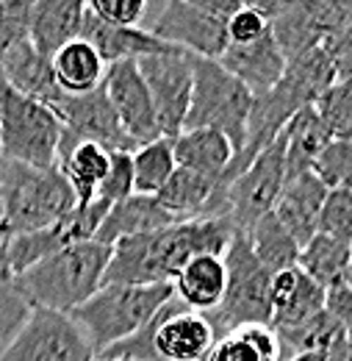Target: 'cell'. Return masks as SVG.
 I'll use <instances>...</instances> for the list:
<instances>
[{
    "label": "cell",
    "instance_id": "obj_1",
    "mask_svg": "<svg viewBox=\"0 0 352 361\" xmlns=\"http://www.w3.org/2000/svg\"><path fill=\"white\" fill-rule=\"evenodd\" d=\"M75 209V195L64 176L50 167L37 170L17 161H0V233L11 236L44 231Z\"/></svg>",
    "mask_w": 352,
    "mask_h": 361
},
{
    "label": "cell",
    "instance_id": "obj_2",
    "mask_svg": "<svg viewBox=\"0 0 352 361\" xmlns=\"http://www.w3.org/2000/svg\"><path fill=\"white\" fill-rule=\"evenodd\" d=\"M108 256L111 247L97 242H75L17 275V281L34 309L70 314L103 286Z\"/></svg>",
    "mask_w": 352,
    "mask_h": 361
},
{
    "label": "cell",
    "instance_id": "obj_3",
    "mask_svg": "<svg viewBox=\"0 0 352 361\" xmlns=\"http://www.w3.org/2000/svg\"><path fill=\"white\" fill-rule=\"evenodd\" d=\"M175 298L172 283L150 286H100L87 303L70 312V319L81 328L94 356L106 348L133 336Z\"/></svg>",
    "mask_w": 352,
    "mask_h": 361
},
{
    "label": "cell",
    "instance_id": "obj_4",
    "mask_svg": "<svg viewBox=\"0 0 352 361\" xmlns=\"http://www.w3.org/2000/svg\"><path fill=\"white\" fill-rule=\"evenodd\" d=\"M225 262V292L220 306L206 314L214 334L222 336L241 325H269L272 317V272H266L250 250L247 233L236 231L227 250L222 253Z\"/></svg>",
    "mask_w": 352,
    "mask_h": 361
},
{
    "label": "cell",
    "instance_id": "obj_5",
    "mask_svg": "<svg viewBox=\"0 0 352 361\" xmlns=\"http://www.w3.org/2000/svg\"><path fill=\"white\" fill-rule=\"evenodd\" d=\"M250 106H253V94L227 70H222L220 61L191 56V97H189L183 131L214 128L227 136L236 156L244 145Z\"/></svg>",
    "mask_w": 352,
    "mask_h": 361
},
{
    "label": "cell",
    "instance_id": "obj_6",
    "mask_svg": "<svg viewBox=\"0 0 352 361\" xmlns=\"http://www.w3.org/2000/svg\"><path fill=\"white\" fill-rule=\"evenodd\" d=\"M61 139L58 117L31 97H23L0 78V159L25 167H56Z\"/></svg>",
    "mask_w": 352,
    "mask_h": 361
},
{
    "label": "cell",
    "instance_id": "obj_7",
    "mask_svg": "<svg viewBox=\"0 0 352 361\" xmlns=\"http://www.w3.org/2000/svg\"><path fill=\"white\" fill-rule=\"evenodd\" d=\"M344 31H352V3L347 0L280 3L269 20V34L286 64L319 47L327 37H339Z\"/></svg>",
    "mask_w": 352,
    "mask_h": 361
},
{
    "label": "cell",
    "instance_id": "obj_8",
    "mask_svg": "<svg viewBox=\"0 0 352 361\" xmlns=\"http://www.w3.org/2000/svg\"><path fill=\"white\" fill-rule=\"evenodd\" d=\"M0 361H94V350L70 314L31 309L23 328L0 350Z\"/></svg>",
    "mask_w": 352,
    "mask_h": 361
},
{
    "label": "cell",
    "instance_id": "obj_9",
    "mask_svg": "<svg viewBox=\"0 0 352 361\" xmlns=\"http://www.w3.org/2000/svg\"><path fill=\"white\" fill-rule=\"evenodd\" d=\"M283 183H286V164H283V134H280L225 189L227 217L236 231H250L264 214H269L283 192Z\"/></svg>",
    "mask_w": 352,
    "mask_h": 361
},
{
    "label": "cell",
    "instance_id": "obj_10",
    "mask_svg": "<svg viewBox=\"0 0 352 361\" xmlns=\"http://www.w3.org/2000/svg\"><path fill=\"white\" fill-rule=\"evenodd\" d=\"M136 67L144 78V87L153 103L158 136L175 139L183 131L189 97H191V56L183 50L144 56L136 59Z\"/></svg>",
    "mask_w": 352,
    "mask_h": 361
},
{
    "label": "cell",
    "instance_id": "obj_11",
    "mask_svg": "<svg viewBox=\"0 0 352 361\" xmlns=\"http://www.w3.org/2000/svg\"><path fill=\"white\" fill-rule=\"evenodd\" d=\"M47 109L58 117L61 136L67 142H89L108 153H133L136 150V145L120 128L103 87L87 92V94H61Z\"/></svg>",
    "mask_w": 352,
    "mask_h": 361
},
{
    "label": "cell",
    "instance_id": "obj_12",
    "mask_svg": "<svg viewBox=\"0 0 352 361\" xmlns=\"http://www.w3.org/2000/svg\"><path fill=\"white\" fill-rule=\"evenodd\" d=\"M158 42L172 45L189 56L217 61L227 42V23L214 17L200 0H170L150 31Z\"/></svg>",
    "mask_w": 352,
    "mask_h": 361
},
{
    "label": "cell",
    "instance_id": "obj_13",
    "mask_svg": "<svg viewBox=\"0 0 352 361\" xmlns=\"http://www.w3.org/2000/svg\"><path fill=\"white\" fill-rule=\"evenodd\" d=\"M103 92L108 97V106L120 123V128L131 139L136 147L161 139L156 128L153 103L144 87V78L136 67V61H117L106 67L103 75Z\"/></svg>",
    "mask_w": 352,
    "mask_h": 361
},
{
    "label": "cell",
    "instance_id": "obj_14",
    "mask_svg": "<svg viewBox=\"0 0 352 361\" xmlns=\"http://www.w3.org/2000/svg\"><path fill=\"white\" fill-rule=\"evenodd\" d=\"M217 342L211 322L172 298L153 319L156 361H206Z\"/></svg>",
    "mask_w": 352,
    "mask_h": 361
},
{
    "label": "cell",
    "instance_id": "obj_15",
    "mask_svg": "<svg viewBox=\"0 0 352 361\" xmlns=\"http://www.w3.org/2000/svg\"><path fill=\"white\" fill-rule=\"evenodd\" d=\"M217 61L222 70H227L253 97H261L269 90H275L286 73V59H283L280 47L275 45L269 31L256 42L227 45Z\"/></svg>",
    "mask_w": 352,
    "mask_h": 361
},
{
    "label": "cell",
    "instance_id": "obj_16",
    "mask_svg": "<svg viewBox=\"0 0 352 361\" xmlns=\"http://www.w3.org/2000/svg\"><path fill=\"white\" fill-rule=\"evenodd\" d=\"M325 312V289L313 283L300 267L272 275V331H286Z\"/></svg>",
    "mask_w": 352,
    "mask_h": 361
},
{
    "label": "cell",
    "instance_id": "obj_17",
    "mask_svg": "<svg viewBox=\"0 0 352 361\" xmlns=\"http://www.w3.org/2000/svg\"><path fill=\"white\" fill-rule=\"evenodd\" d=\"M0 78L14 92H20L23 97H31L44 106L56 103L64 94L56 87L50 59L42 56L28 39L11 45L0 56Z\"/></svg>",
    "mask_w": 352,
    "mask_h": 361
},
{
    "label": "cell",
    "instance_id": "obj_18",
    "mask_svg": "<svg viewBox=\"0 0 352 361\" xmlns=\"http://www.w3.org/2000/svg\"><path fill=\"white\" fill-rule=\"evenodd\" d=\"M89 45L97 50V56L108 64L117 61H136L144 56H158V53H175L177 47L158 42L150 31L144 28H117V25H106L97 17H92L84 11V23H81V37Z\"/></svg>",
    "mask_w": 352,
    "mask_h": 361
},
{
    "label": "cell",
    "instance_id": "obj_19",
    "mask_svg": "<svg viewBox=\"0 0 352 361\" xmlns=\"http://www.w3.org/2000/svg\"><path fill=\"white\" fill-rule=\"evenodd\" d=\"M325 195H327V189L310 173H300V176H294V178L283 183V192H280L272 214L300 247L316 233Z\"/></svg>",
    "mask_w": 352,
    "mask_h": 361
},
{
    "label": "cell",
    "instance_id": "obj_20",
    "mask_svg": "<svg viewBox=\"0 0 352 361\" xmlns=\"http://www.w3.org/2000/svg\"><path fill=\"white\" fill-rule=\"evenodd\" d=\"M87 3L81 0H37L31 6L28 42L42 56L53 59L61 47L81 37Z\"/></svg>",
    "mask_w": 352,
    "mask_h": 361
},
{
    "label": "cell",
    "instance_id": "obj_21",
    "mask_svg": "<svg viewBox=\"0 0 352 361\" xmlns=\"http://www.w3.org/2000/svg\"><path fill=\"white\" fill-rule=\"evenodd\" d=\"M172 223H177V220L158 206L156 197L131 195V197H125V200H120L108 209V214L103 217V223H100L92 242H97L103 247H111L120 239L153 233V231H161V228L172 226Z\"/></svg>",
    "mask_w": 352,
    "mask_h": 361
},
{
    "label": "cell",
    "instance_id": "obj_22",
    "mask_svg": "<svg viewBox=\"0 0 352 361\" xmlns=\"http://www.w3.org/2000/svg\"><path fill=\"white\" fill-rule=\"evenodd\" d=\"M164 212L175 220H194V217H225L217 197V180L197 176L191 170L175 167L170 180L153 195Z\"/></svg>",
    "mask_w": 352,
    "mask_h": 361
},
{
    "label": "cell",
    "instance_id": "obj_23",
    "mask_svg": "<svg viewBox=\"0 0 352 361\" xmlns=\"http://www.w3.org/2000/svg\"><path fill=\"white\" fill-rule=\"evenodd\" d=\"M111 153L89 145V142H67L64 136L58 139V153H56V170L70 183L75 203H92L97 200V192L108 176Z\"/></svg>",
    "mask_w": 352,
    "mask_h": 361
},
{
    "label": "cell",
    "instance_id": "obj_24",
    "mask_svg": "<svg viewBox=\"0 0 352 361\" xmlns=\"http://www.w3.org/2000/svg\"><path fill=\"white\" fill-rule=\"evenodd\" d=\"M170 142H172L175 167L191 170L206 178L220 180L222 173L233 161V145L227 142V136L214 128H189Z\"/></svg>",
    "mask_w": 352,
    "mask_h": 361
},
{
    "label": "cell",
    "instance_id": "obj_25",
    "mask_svg": "<svg viewBox=\"0 0 352 361\" xmlns=\"http://www.w3.org/2000/svg\"><path fill=\"white\" fill-rule=\"evenodd\" d=\"M177 300L197 314H211L225 292V262L222 256H194L172 278Z\"/></svg>",
    "mask_w": 352,
    "mask_h": 361
},
{
    "label": "cell",
    "instance_id": "obj_26",
    "mask_svg": "<svg viewBox=\"0 0 352 361\" xmlns=\"http://www.w3.org/2000/svg\"><path fill=\"white\" fill-rule=\"evenodd\" d=\"M50 67H53L56 87L64 94H87L97 90L106 75V61L84 39L67 42L50 59Z\"/></svg>",
    "mask_w": 352,
    "mask_h": 361
},
{
    "label": "cell",
    "instance_id": "obj_27",
    "mask_svg": "<svg viewBox=\"0 0 352 361\" xmlns=\"http://www.w3.org/2000/svg\"><path fill=\"white\" fill-rule=\"evenodd\" d=\"M350 245L325 233H313L300 247L297 267L322 289H333L350 283Z\"/></svg>",
    "mask_w": 352,
    "mask_h": 361
},
{
    "label": "cell",
    "instance_id": "obj_28",
    "mask_svg": "<svg viewBox=\"0 0 352 361\" xmlns=\"http://www.w3.org/2000/svg\"><path fill=\"white\" fill-rule=\"evenodd\" d=\"M280 134H283L286 180L300 176V173H308L310 161L333 142L330 134L325 131V126L319 123V117L313 114L310 106L300 109V111L286 123V128H283Z\"/></svg>",
    "mask_w": 352,
    "mask_h": 361
},
{
    "label": "cell",
    "instance_id": "obj_29",
    "mask_svg": "<svg viewBox=\"0 0 352 361\" xmlns=\"http://www.w3.org/2000/svg\"><path fill=\"white\" fill-rule=\"evenodd\" d=\"M206 361H283V350L269 325H241L217 336Z\"/></svg>",
    "mask_w": 352,
    "mask_h": 361
},
{
    "label": "cell",
    "instance_id": "obj_30",
    "mask_svg": "<svg viewBox=\"0 0 352 361\" xmlns=\"http://www.w3.org/2000/svg\"><path fill=\"white\" fill-rule=\"evenodd\" d=\"M244 233H247V242H250L253 256L258 259V264L266 272L277 275V272L297 267L300 245L286 233V228L275 220L272 212L264 214L256 226L250 228V231H244Z\"/></svg>",
    "mask_w": 352,
    "mask_h": 361
},
{
    "label": "cell",
    "instance_id": "obj_31",
    "mask_svg": "<svg viewBox=\"0 0 352 361\" xmlns=\"http://www.w3.org/2000/svg\"><path fill=\"white\" fill-rule=\"evenodd\" d=\"M275 334H277L283 359H291L297 353H327L341 336H350V328L327 312H319L294 328L275 331Z\"/></svg>",
    "mask_w": 352,
    "mask_h": 361
},
{
    "label": "cell",
    "instance_id": "obj_32",
    "mask_svg": "<svg viewBox=\"0 0 352 361\" xmlns=\"http://www.w3.org/2000/svg\"><path fill=\"white\" fill-rule=\"evenodd\" d=\"M73 245L67 239V231L61 223H56L53 228H44V231H34V233H23V236H11L0 245L3 256H6V264L11 267L14 275H23L25 270H31L34 264H39L42 259L58 253L61 247Z\"/></svg>",
    "mask_w": 352,
    "mask_h": 361
},
{
    "label": "cell",
    "instance_id": "obj_33",
    "mask_svg": "<svg viewBox=\"0 0 352 361\" xmlns=\"http://www.w3.org/2000/svg\"><path fill=\"white\" fill-rule=\"evenodd\" d=\"M131 173H133V195H147L153 197L175 173V159H172V142L170 139H156L131 153Z\"/></svg>",
    "mask_w": 352,
    "mask_h": 361
},
{
    "label": "cell",
    "instance_id": "obj_34",
    "mask_svg": "<svg viewBox=\"0 0 352 361\" xmlns=\"http://www.w3.org/2000/svg\"><path fill=\"white\" fill-rule=\"evenodd\" d=\"M313 114L330 139L350 142L352 136V81H336L310 103Z\"/></svg>",
    "mask_w": 352,
    "mask_h": 361
},
{
    "label": "cell",
    "instance_id": "obj_35",
    "mask_svg": "<svg viewBox=\"0 0 352 361\" xmlns=\"http://www.w3.org/2000/svg\"><path fill=\"white\" fill-rule=\"evenodd\" d=\"M31 303L25 292L20 289L17 275L6 264V256L0 250V350L11 342V336L23 328V322L31 314Z\"/></svg>",
    "mask_w": 352,
    "mask_h": 361
},
{
    "label": "cell",
    "instance_id": "obj_36",
    "mask_svg": "<svg viewBox=\"0 0 352 361\" xmlns=\"http://www.w3.org/2000/svg\"><path fill=\"white\" fill-rule=\"evenodd\" d=\"M350 142H339L333 139L313 161H310L308 173L319 180L327 192L330 189H347L350 186Z\"/></svg>",
    "mask_w": 352,
    "mask_h": 361
},
{
    "label": "cell",
    "instance_id": "obj_37",
    "mask_svg": "<svg viewBox=\"0 0 352 361\" xmlns=\"http://www.w3.org/2000/svg\"><path fill=\"white\" fill-rule=\"evenodd\" d=\"M316 233L341 239V242H352V195L350 186L347 189H330L325 195L322 212H319V223H316Z\"/></svg>",
    "mask_w": 352,
    "mask_h": 361
},
{
    "label": "cell",
    "instance_id": "obj_38",
    "mask_svg": "<svg viewBox=\"0 0 352 361\" xmlns=\"http://www.w3.org/2000/svg\"><path fill=\"white\" fill-rule=\"evenodd\" d=\"M87 11L106 25L139 28V23L147 14V3L144 0H89Z\"/></svg>",
    "mask_w": 352,
    "mask_h": 361
},
{
    "label": "cell",
    "instance_id": "obj_39",
    "mask_svg": "<svg viewBox=\"0 0 352 361\" xmlns=\"http://www.w3.org/2000/svg\"><path fill=\"white\" fill-rule=\"evenodd\" d=\"M31 6L34 3H28V0H3L0 3V56L11 45L28 39Z\"/></svg>",
    "mask_w": 352,
    "mask_h": 361
},
{
    "label": "cell",
    "instance_id": "obj_40",
    "mask_svg": "<svg viewBox=\"0 0 352 361\" xmlns=\"http://www.w3.org/2000/svg\"><path fill=\"white\" fill-rule=\"evenodd\" d=\"M133 195V173H131V153H111L108 176L103 180L97 197L106 203H120Z\"/></svg>",
    "mask_w": 352,
    "mask_h": 361
},
{
    "label": "cell",
    "instance_id": "obj_41",
    "mask_svg": "<svg viewBox=\"0 0 352 361\" xmlns=\"http://www.w3.org/2000/svg\"><path fill=\"white\" fill-rule=\"evenodd\" d=\"M269 31L264 14L256 8V3H241V8L227 20V42L230 45H247L261 39Z\"/></svg>",
    "mask_w": 352,
    "mask_h": 361
},
{
    "label": "cell",
    "instance_id": "obj_42",
    "mask_svg": "<svg viewBox=\"0 0 352 361\" xmlns=\"http://www.w3.org/2000/svg\"><path fill=\"white\" fill-rule=\"evenodd\" d=\"M325 312L336 317L350 328L352 322V283H341L333 289H325Z\"/></svg>",
    "mask_w": 352,
    "mask_h": 361
},
{
    "label": "cell",
    "instance_id": "obj_43",
    "mask_svg": "<svg viewBox=\"0 0 352 361\" xmlns=\"http://www.w3.org/2000/svg\"><path fill=\"white\" fill-rule=\"evenodd\" d=\"M283 361H327V359H325V353H297V356Z\"/></svg>",
    "mask_w": 352,
    "mask_h": 361
},
{
    "label": "cell",
    "instance_id": "obj_44",
    "mask_svg": "<svg viewBox=\"0 0 352 361\" xmlns=\"http://www.w3.org/2000/svg\"><path fill=\"white\" fill-rule=\"evenodd\" d=\"M0 245H3V233H0Z\"/></svg>",
    "mask_w": 352,
    "mask_h": 361
},
{
    "label": "cell",
    "instance_id": "obj_45",
    "mask_svg": "<svg viewBox=\"0 0 352 361\" xmlns=\"http://www.w3.org/2000/svg\"><path fill=\"white\" fill-rule=\"evenodd\" d=\"M94 361H100V359H94Z\"/></svg>",
    "mask_w": 352,
    "mask_h": 361
},
{
    "label": "cell",
    "instance_id": "obj_46",
    "mask_svg": "<svg viewBox=\"0 0 352 361\" xmlns=\"http://www.w3.org/2000/svg\"><path fill=\"white\" fill-rule=\"evenodd\" d=\"M0 161H3V159H0Z\"/></svg>",
    "mask_w": 352,
    "mask_h": 361
}]
</instances>
